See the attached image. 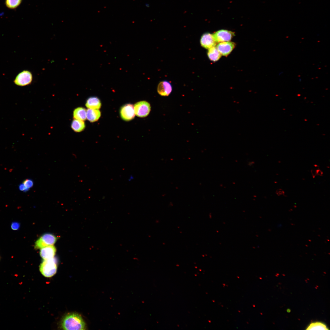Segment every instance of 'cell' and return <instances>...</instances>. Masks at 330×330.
I'll list each match as a JSON object with an SVG mask.
<instances>
[{"label": "cell", "mask_w": 330, "mask_h": 330, "mask_svg": "<svg viewBox=\"0 0 330 330\" xmlns=\"http://www.w3.org/2000/svg\"><path fill=\"white\" fill-rule=\"evenodd\" d=\"M326 325L320 322H316L310 323L307 327L306 330H328Z\"/></svg>", "instance_id": "e0dca14e"}, {"label": "cell", "mask_w": 330, "mask_h": 330, "mask_svg": "<svg viewBox=\"0 0 330 330\" xmlns=\"http://www.w3.org/2000/svg\"><path fill=\"white\" fill-rule=\"evenodd\" d=\"M57 262L54 258L44 260L39 266L40 272L46 277H51L54 275L57 272Z\"/></svg>", "instance_id": "7a4b0ae2"}, {"label": "cell", "mask_w": 330, "mask_h": 330, "mask_svg": "<svg viewBox=\"0 0 330 330\" xmlns=\"http://www.w3.org/2000/svg\"><path fill=\"white\" fill-rule=\"evenodd\" d=\"M101 104L100 99L96 97H92L87 100L86 106L88 108L92 109H100Z\"/></svg>", "instance_id": "7c38bea8"}, {"label": "cell", "mask_w": 330, "mask_h": 330, "mask_svg": "<svg viewBox=\"0 0 330 330\" xmlns=\"http://www.w3.org/2000/svg\"><path fill=\"white\" fill-rule=\"evenodd\" d=\"M20 227V223L17 222H13L11 226L12 229L14 230H18L19 229Z\"/></svg>", "instance_id": "ffe728a7"}, {"label": "cell", "mask_w": 330, "mask_h": 330, "mask_svg": "<svg viewBox=\"0 0 330 330\" xmlns=\"http://www.w3.org/2000/svg\"><path fill=\"white\" fill-rule=\"evenodd\" d=\"M317 175L319 176H322L323 175V171L319 168L317 170Z\"/></svg>", "instance_id": "cb8c5ba5"}, {"label": "cell", "mask_w": 330, "mask_h": 330, "mask_svg": "<svg viewBox=\"0 0 330 330\" xmlns=\"http://www.w3.org/2000/svg\"><path fill=\"white\" fill-rule=\"evenodd\" d=\"M19 189L20 190L23 191L24 192L27 191L29 189L27 188L23 183L21 184L19 186Z\"/></svg>", "instance_id": "7402d4cb"}, {"label": "cell", "mask_w": 330, "mask_h": 330, "mask_svg": "<svg viewBox=\"0 0 330 330\" xmlns=\"http://www.w3.org/2000/svg\"><path fill=\"white\" fill-rule=\"evenodd\" d=\"M71 128L75 132H80L85 128V123L83 121L75 119L72 122Z\"/></svg>", "instance_id": "2e32d148"}, {"label": "cell", "mask_w": 330, "mask_h": 330, "mask_svg": "<svg viewBox=\"0 0 330 330\" xmlns=\"http://www.w3.org/2000/svg\"><path fill=\"white\" fill-rule=\"evenodd\" d=\"M101 116V112L99 109L88 108L86 110V119L90 122L98 120Z\"/></svg>", "instance_id": "4fadbf2b"}, {"label": "cell", "mask_w": 330, "mask_h": 330, "mask_svg": "<svg viewBox=\"0 0 330 330\" xmlns=\"http://www.w3.org/2000/svg\"><path fill=\"white\" fill-rule=\"evenodd\" d=\"M22 1V0H5V4L8 8L14 9L20 4Z\"/></svg>", "instance_id": "ac0fdd59"}, {"label": "cell", "mask_w": 330, "mask_h": 330, "mask_svg": "<svg viewBox=\"0 0 330 330\" xmlns=\"http://www.w3.org/2000/svg\"></svg>", "instance_id": "484cf974"}, {"label": "cell", "mask_w": 330, "mask_h": 330, "mask_svg": "<svg viewBox=\"0 0 330 330\" xmlns=\"http://www.w3.org/2000/svg\"><path fill=\"white\" fill-rule=\"evenodd\" d=\"M134 179V177L132 176H130L128 179L129 181H130Z\"/></svg>", "instance_id": "d4e9b609"}, {"label": "cell", "mask_w": 330, "mask_h": 330, "mask_svg": "<svg viewBox=\"0 0 330 330\" xmlns=\"http://www.w3.org/2000/svg\"><path fill=\"white\" fill-rule=\"evenodd\" d=\"M315 168L312 169L311 170V173L313 178H314L317 175V170L318 168L317 166L315 165Z\"/></svg>", "instance_id": "44dd1931"}, {"label": "cell", "mask_w": 330, "mask_h": 330, "mask_svg": "<svg viewBox=\"0 0 330 330\" xmlns=\"http://www.w3.org/2000/svg\"><path fill=\"white\" fill-rule=\"evenodd\" d=\"M73 116L74 119L84 121L86 119V110L83 107L77 108L74 110Z\"/></svg>", "instance_id": "5bb4252c"}, {"label": "cell", "mask_w": 330, "mask_h": 330, "mask_svg": "<svg viewBox=\"0 0 330 330\" xmlns=\"http://www.w3.org/2000/svg\"><path fill=\"white\" fill-rule=\"evenodd\" d=\"M235 46V43L228 41L219 42L216 47L222 55L227 56L232 51Z\"/></svg>", "instance_id": "ba28073f"}, {"label": "cell", "mask_w": 330, "mask_h": 330, "mask_svg": "<svg viewBox=\"0 0 330 330\" xmlns=\"http://www.w3.org/2000/svg\"><path fill=\"white\" fill-rule=\"evenodd\" d=\"M86 324L82 318L76 313L68 314L62 319L61 327L64 330H85Z\"/></svg>", "instance_id": "6da1fadb"}, {"label": "cell", "mask_w": 330, "mask_h": 330, "mask_svg": "<svg viewBox=\"0 0 330 330\" xmlns=\"http://www.w3.org/2000/svg\"><path fill=\"white\" fill-rule=\"evenodd\" d=\"M134 106L135 115L138 117L144 118L147 117L151 110L150 104L145 101H141L135 103Z\"/></svg>", "instance_id": "277c9868"}, {"label": "cell", "mask_w": 330, "mask_h": 330, "mask_svg": "<svg viewBox=\"0 0 330 330\" xmlns=\"http://www.w3.org/2000/svg\"><path fill=\"white\" fill-rule=\"evenodd\" d=\"M32 78V74L30 72L24 70L17 75L14 80V82L17 86H25L31 83Z\"/></svg>", "instance_id": "5b68a950"}, {"label": "cell", "mask_w": 330, "mask_h": 330, "mask_svg": "<svg viewBox=\"0 0 330 330\" xmlns=\"http://www.w3.org/2000/svg\"><path fill=\"white\" fill-rule=\"evenodd\" d=\"M213 35L216 43L229 41L234 36V33L227 30L222 29L215 32Z\"/></svg>", "instance_id": "8992f818"}, {"label": "cell", "mask_w": 330, "mask_h": 330, "mask_svg": "<svg viewBox=\"0 0 330 330\" xmlns=\"http://www.w3.org/2000/svg\"><path fill=\"white\" fill-rule=\"evenodd\" d=\"M58 239L55 235L50 233H46L41 236L36 241L35 244V249H41L46 246L53 245Z\"/></svg>", "instance_id": "3957f363"}, {"label": "cell", "mask_w": 330, "mask_h": 330, "mask_svg": "<svg viewBox=\"0 0 330 330\" xmlns=\"http://www.w3.org/2000/svg\"><path fill=\"white\" fill-rule=\"evenodd\" d=\"M120 115L122 119L125 121L133 119L135 116L133 105L127 104L123 105L120 109Z\"/></svg>", "instance_id": "52a82bcc"}, {"label": "cell", "mask_w": 330, "mask_h": 330, "mask_svg": "<svg viewBox=\"0 0 330 330\" xmlns=\"http://www.w3.org/2000/svg\"><path fill=\"white\" fill-rule=\"evenodd\" d=\"M207 54L209 59L212 61H218L222 56L216 47L215 46L208 49Z\"/></svg>", "instance_id": "9a60e30c"}, {"label": "cell", "mask_w": 330, "mask_h": 330, "mask_svg": "<svg viewBox=\"0 0 330 330\" xmlns=\"http://www.w3.org/2000/svg\"><path fill=\"white\" fill-rule=\"evenodd\" d=\"M56 252L55 247L50 245L41 248L40 255L44 260H46L54 258Z\"/></svg>", "instance_id": "8fae6325"}, {"label": "cell", "mask_w": 330, "mask_h": 330, "mask_svg": "<svg viewBox=\"0 0 330 330\" xmlns=\"http://www.w3.org/2000/svg\"><path fill=\"white\" fill-rule=\"evenodd\" d=\"M200 43L202 46L206 49L215 46L216 42L215 41L213 34L209 33H205L201 36Z\"/></svg>", "instance_id": "9c48e42d"}, {"label": "cell", "mask_w": 330, "mask_h": 330, "mask_svg": "<svg viewBox=\"0 0 330 330\" xmlns=\"http://www.w3.org/2000/svg\"><path fill=\"white\" fill-rule=\"evenodd\" d=\"M276 193L279 196L281 195H284L285 194L284 191L281 189H277L276 191Z\"/></svg>", "instance_id": "603a6c76"}, {"label": "cell", "mask_w": 330, "mask_h": 330, "mask_svg": "<svg viewBox=\"0 0 330 330\" xmlns=\"http://www.w3.org/2000/svg\"><path fill=\"white\" fill-rule=\"evenodd\" d=\"M23 183L25 186L28 189L31 188L33 185V182L30 179L25 180Z\"/></svg>", "instance_id": "d6986e66"}, {"label": "cell", "mask_w": 330, "mask_h": 330, "mask_svg": "<svg viewBox=\"0 0 330 330\" xmlns=\"http://www.w3.org/2000/svg\"><path fill=\"white\" fill-rule=\"evenodd\" d=\"M172 87L170 83L167 81L160 82L157 87L158 94L162 96H168L172 92Z\"/></svg>", "instance_id": "30bf717a"}]
</instances>
